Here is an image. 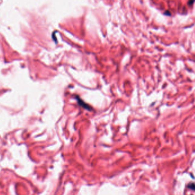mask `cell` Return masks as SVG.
<instances>
[{
    "label": "cell",
    "instance_id": "6da1fadb",
    "mask_svg": "<svg viewBox=\"0 0 195 195\" xmlns=\"http://www.w3.org/2000/svg\"><path fill=\"white\" fill-rule=\"evenodd\" d=\"M79 103H80V104L81 106H82V107H83L84 108H86V109H89V110L92 109V108H91V107H89L88 105L86 104L85 103H84L81 100H79Z\"/></svg>",
    "mask_w": 195,
    "mask_h": 195
},
{
    "label": "cell",
    "instance_id": "7a4b0ae2",
    "mask_svg": "<svg viewBox=\"0 0 195 195\" xmlns=\"http://www.w3.org/2000/svg\"><path fill=\"white\" fill-rule=\"evenodd\" d=\"M194 183H191V184H190L189 185H188V188H192V190H194V189H195V188H194Z\"/></svg>",
    "mask_w": 195,
    "mask_h": 195
}]
</instances>
